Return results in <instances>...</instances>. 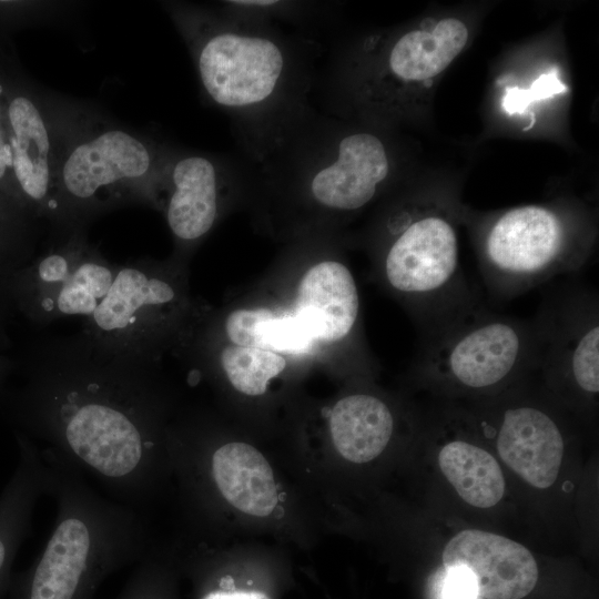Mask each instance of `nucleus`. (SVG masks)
I'll return each mask as SVG.
<instances>
[{
  "mask_svg": "<svg viewBox=\"0 0 599 599\" xmlns=\"http://www.w3.org/2000/svg\"><path fill=\"white\" fill-rule=\"evenodd\" d=\"M0 79L12 173L22 204L48 229L50 238L67 235L69 233L61 227L55 199L57 94L42 90L2 51Z\"/></svg>",
  "mask_w": 599,
  "mask_h": 599,
  "instance_id": "9",
  "label": "nucleus"
},
{
  "mask_svg": "<svg viewBox=\"0 0 599 599\" xmlns=\"http://www.w3.org/2000/svg\"><path fill=\"white\" fill-rule=\"evenodd\" d=\"M41 453L52 470L55 522L40 556L10 581L11 599H94L108 576L149 551L143 512L100 496L54 451Z\"/></svg>",
  "mask_w": 599,
  "mask_h": 599,
  "instance_id": "3",
  "label": "nucleus"
},
{
  "mask_svg": "<svg viewBox=\"0 0 599 599\" xmlns=\"http://www.w3.org/2000/svg\"><path fill=\"white\" fill-rule=\"evenodd\" d=\"M359 307L357 286L348 267L337 261H324L302 277L293 313L315 341L334 343L353 333Z\"/></svg>",
  "mask_w": 599,
  "mask_h": 599,
  "instance_id": "16",
  "label": "nucleus"
},
{
  "mask_svg": "<svg viewBox=\"0 0 599 599\" xmlns=\"http://www.w3.org/2000/svg\"><path fill=\"white\" fill-rule=\"evenodd\" d=\"M496 448L504 463L537 488L557 479L565 450L561 427L542 406L512 403L496 419Z\"/></svg>",
  "mask_w": 599,
  "mask_h": 599,
  "instance_id": "14",
  "label": "nucleus"
},
{
  "mask_svg": "<svg viewBox=\"0 0 599 599\" xmlns=\"http://www.w3.org/2000/svg\"><path fill=\"white\" fill-rule=\"evenodd\" d=\"M186 43L202 89L230 111L261 106L277 93L287 70L283 45L272 35L238 27L205 8L164 2Z\"/></svg>",
  "mask_w": 599,
  "mask_h": 599,
  "instance_id": "5",
  "label": "nucleus"
},
{
  "mask_svg": "<svg viewBox=\"0 0 599 599\" xmlns=\"http://www.w3.org/2000/svg\"><path fill=\"white\" fill-rule=\"evenodd\" d=\"M84 9L77 1H0V32L14 28L60 26Z\"/></svg>",
  "mask_w": 599,
  "mask_h": 599,
  "instance_id": "25",
  "label": "nucleus"
},
{
  "mask_svg": "<svg viewBox=\"0 0 599 599\" xmlns=\"http://www.w3.org/2000/svg\"><path fill=\"white\" fill-rule=\"evenodd\" d=\"M404 214L383 256V275L428 334L484 303L460 266L451 216L439 205Z\"/></svg>",
  "mask_w": 599,
  "mask_h": 599,
  "instance_id": "7",
  "label": "nucleus"
},
{
  "mask_svg": "<svg viewBox=\"0 0 599 599\" xmlns=\"http://www.w3.org/2000/svg\"><path fill=\"white\" fill-rule=\"evenodd\" d=\"M224 328L234 345L277 354L304 353L315 342L306 325L294 313L277 315L268 308L233 311L226 316Z\"/></svg>",
  "mask_w": 599,
  "mask_h": 599,
  "instance_id": "22",
  "label": "nucleus"
},
{
  "mask_svg": "<svg viewBox=\"0 0 599 599\" xmlns=\"http://www.w3.org/2000/svg\"><path fill=\"white\" fill-rule=\"evenodd\" d=\"M566 91V85L556 74L547 73L540 75L529 89L507 88L501 105L508 114L522 113L531 102Z\"/></svg>",
  "mask_w": 599,
  "mask_h": 599,
  "instance_id": "27",
  "label": "nucleus"
},
{
  "mask_svg": "<svg viewBox=\"0 0 599 599\" xmlns=\"http://www.w3.org/2000/svg\"><path fill=\"white\" fill-rule=\"evenodd\" d=\"M48 229L0 190V275L30 263Z\"/></svg>",
  "mask_w": 599,
  "mask_h": 599,
  "instance_id": "23",
  "label": "nucleus"
},
{
  "mask_svg": "<svg viewBox=\"0 0 599 599\" xmlns=\"http://www.w3.org/2000/svg\"><path fill=\"white\" fill-rule=\"evenodd\" d=\"M14 361L0 354V394L6 387L9 375L13 372Z\"/></svg>",
  "mask_w": 599,
  "mask_h": 599,
  "instance_id": "31",
  "label": "nucleus"
},
{
  "mask_svg": "<svg viewBox=\"0 0 599 599\" xmlns=\"http://www.w3.org/2000/svg\"><path fill=\"white\" fill-rule=\"evenodd\" d=\"M538 368L550 388L595 399L599 392V295L575 277L542 293L531 318Z\"/></svg>",
  "mask_w": 599,
  "mask_h": 599,
  "instance_id": "11",
  "label": "nucleus"
},
{
  "mask_svg": "<svg viewBox=\"0 0 599 599\" xmlns=\"http://www.w3.org/2000/svg\"><path fill=\"white\" fill-rule=\"evenodd\" d=\"M469 38L459 19L446 18L429 29L399 37L388 51V73L403 82L424 81L443 72L463 51Z\"/></svg>",
  "mask_w": 599,
  "mask_h": 599,
  "instance_id": "20",
  "label": "nucleus"
},
{
  "mask_svg": "<svg viewBox=\"0 0 599 599\" xmlns=\"http://www.w3.org/2000/svg\"><path fill=\"white\" fill-rule=\"evenodd\" d=\"M119 264L88 240V229L48 241L44 252L0 275V312H16L45 325L89 317L106 295Z\"/></svg>",
  "mask_w": 599,
  "mask_h": 599,
  "instance_id": "8",
  "label": "nucleus"
},
{
  "mask_svg": "<svg viewBox=\"0 0 599 599\" xmlns=\"http://www.w3.org/2000/svg\"><path fill=\"white\" fill-rule=\"evenodd\" d=\"M395 419L379 397L357 393L339 399L329 416V430L337 451L362 464L378 457L390 441Z\"/></svg>",
  "mask_w": 599,
  "mask_h": 599,
  "instance_id": "19",
  "label": "nucleus"
},
{
  "mask_svg": "<svg viewBox=\"0 0 599 599\" xmlns=\"http://www.w3.org/2000/svg\"><path fill=\"white\" fill-rule=\"evenodd\" d=\"M554 206L507 210L477 237L479 273L491 300L505 302L586 264L591 241Z\"/></svg>",
  "mask_w": 599,
  "mask_h": 599,
  "instance_id": "6",
  "label": "nucleus"
},
{
  "mask_svg": "<svg viewBox=\"0 0 599 599\" xmlns=\"http://www.w3.org/2000/svg\"><path fill=\"white\" fill-rule=\"evenodd\" d=\"M57 110L55 199L64 233L130 204L164 206L174 146L63 95Z\"/></svg>",
  "mask_w": 599,
  "mask_h": 599,
  "instance_id": "2",
  "label": "nucleus"
},
{
  "mask_svg": "<svg viewBox=\"0 0 599 599\" xmlns=\"http://www.w3.org/2000/svg\"><path fill=\"white\" fill-rule=\"evenodd\" d=\"M220 364L235 389L258 396L265 393L270 379L284 370L286 361L267 349L229 345L220 353Z\"/></svg>",
  "mask_w": 599,
  "mask_h": 599,
  "instance_id": "24",
  "label": "nucleus"
},
{
  "mask_svg": "<svg viewBox=\"0 0 599 599\" xmlns=\"http://www.w3.org/2000/svg\"><path fill=\"white\" fill-rule=\"evenodd\" d=\"M225 170L213 155L176 149L167 171L164 213L174 238L191 245L214 226Z\"/></svg>",
  "mask_w": 599,
  "mask_h": 599,
  "instance_id": "15",
  "label": "nucleus"
},
{
  "mask_svg": "<svg viewBox=\"0 0 599 599\" xmlns=\"http://www.w3.org/2000/svg\"><path fill=\"white\" fill-rule=\"evenodd\" d=\"M422 338L415 370L433 388L498 392L537 373L531 319L495 313L484 303Z\"/></svg>",
  "mask_w": 599,
  "mask_h": 599,
  "instance_id": "4",
  "label": "nucleus"
},
{
  "mask_svg": "<svg viewBox=\"0 0 599 599\" xmlns=\"http://www.w3.org/2000/svg\"><path fill=\"white\" fill-rule=\"evenodd\" d=\"M0 190L24 209L19 191L17 189L11 163V151L9 145L8 128L6 122L4 106L2 101V84L0 79ZM27 212V211H26ZM28 213V212H27ZM34 219V217H33Z\"/></svg>",
  "mask_w": 599,
  "mask_h": 599,
  "instance_id": "28",
  "label": "nucleus"
},
{
  "mask_svg": "<svg viewBox=\"0 0 599 599\" xmlns=\"http://www.w3.org/2000/svg\"><path fill=\"white\" fill-rule=\"evenodd\" d=\"M200 599H270L265 593L255 590L210 589Z\"/></svg>",
  "mask_w": 599,
  "mask_h": 599,
  "instance_id": "30",
  "label": "nucleus"
},
{
  "mask_svg": "<svg viewBox=\"0 0 599 599\" xmlns=\"http://www.w3.org/2000/svg\"><path fill=\"white\" fill-rule=\"evenodd\" d=\"M447 570L465 569L475 579L478 595L486 599H521L538 580V566L522 545L484 530L467 529L445 546Z\"/></svg>",
  "mask_w": 599,
  "mask_h": 599,
  "instance_id": "13",
  "label": "nucleus"
},
{
  "mask_svg": "<svg viewBox=\"0 0 599 599\" xmlns=\"http://www.w3.org/2000/svg\"><path fill=\"white\" fill-rule=\"evenodd\" d=\"M474 577L465 569H449L444 587V599H477Z\"/></svg>",
  "mask_w": 599,
  "mask_h": 599,
  "instance_id": "29",
  "label": "nucleus"
},
{
  "mask_svg": "<svg viewBox=\"0 0 599 599\" xmlns=\"http://www.w3.org/2000/svg\"><path fill=\"white\" fill-rule=\"evenodd\" d=\"M20 460L14 475L0 495V597L9 587L10 568L29 531L37 500L51 495L53 476L34 443L17 433Z\"/></svg>",
  "mask_w": 599,
  "mask_h": 599,
  "instance_id": "17",
  "label": "nucleus"
},
{
  "mask_svg": "<svg viewBox=\"0 0 599 599\" xmlns=\"http://www.w3.org/2000/svg\"><path fill=\"white\" fill-rule=\"evenodd\" d=\"M441 473L457 494L469 505L489 508L505 493V479L495 457L476 444L455 438L438 454Z\"/></svg>",
  "mask_w": 599,
  "mask_h": 599,
  "instance_id": "21",
  "label": "nucleus"
},
{
  "mask_svg": "<svg viewBox=\"0 0 599 599\" xmlns=\"http://www.w3.org/2000/svg\"><path fill=\"white\" fill-rule=\"evenodd\" d=\"M14 367L23 383L4 388L0 405L17 432L43 440L115 501L142 511L162 469L165 400L154 363L79 332L32 343Z\"/></svg>",
  "mask_w": 599,
  "mask_h": 599,
  "instance_id": "1",
  "label": "nucleus"
},
{
  "mask_svg": "<svg viewBox=\"0 0 599 599\" xmlns=\"http://www.w3.org/2000/svg\"><path fill=\"white\" fill-rule=\"evenodd\" d=\"M180 300L167 266L133 258L119 264L106 295L80 332L115 354L154 363L175 327Z\"/></svg>",
  "mask_w": 599,
  "mask_h": 599,
  "instance_id": "10",
  "label": "nucleus"
},
{
  "mask_svg": "<svg viewBox=\"0 0 599 599\" xmlns=\"http://www.w3.org/2000/svg\"><path fill=\"white\" fill-rule=\"evenodd\" d=\"M210 476L221 496L242 512L264 517L277 504L273 470L264 456L245 443H227L210 456Z\"/></svg>",
  "mask_w": 599,
  "mask_h": 599,
  "instance_id": "18",
  "label": "nucleus"
},
{
  "mask_svg": "<svg viewBox=\"0 0 599 599\" xmlns=\"http://www.w3.org/2000/svg\"><path fill=\"white\" fill-rule=\"evenodd\" d=\"M136 564L114 599H169L166 572L155 556L148 551Z\"/></svg>",
  "mask_w": 599,
  "mask_h": 599,
  "instance_id": "26",
  "label": "nucleus"
},
{
  "mask_svg": "<svg viewBox=\"0 0 599 599\" xmlns=\"http://www.w3.org/2000/svg\"><path fill=\"white\" fill-rule=\"evenodd\" d=\"M309 172L308 192L319 205L355 211L368 204L389 175L390 162L382 140L369 132L343 135Z\"/></svg>",
  "mask_w": 599,
  "mask_h": 599,
  "instance_id": "12",
  "label": "nucleus"
}]
</instances>
